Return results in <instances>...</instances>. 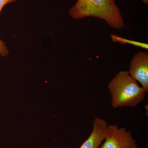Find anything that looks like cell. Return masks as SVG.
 Listing matches in <instances>:
<instances>
[{"mask_svg": "<svg viewBox=\"0 0 148 148\" xmlns=\"http://www.w3.org/2000/svg\"><path fill=\"white\" fill-rule=\"evenodd\" d=\"M69 14L75 19L93 17L103 19L116 29L125 27L123 18L115 0H78Z\"/></svg>", "mask_w": 148, "mask_h": 148, "instance_id": "6da1fadb", "label": "cell"}, {"mask_svg": "<svg viewBox=\"0 0 148 148\" xmlns=\"http://www.w3.org/2000/svg\"><path fill=\"white\" fill-rule=\"evenodd\" d=\"M108 88L114 109L137 106L144 100L147 92L126 71L116 74L109 83Z\"/></svg>", "mask_w": 148, "mask_h": 148, "instance_id": "7a4b0ae2", "label": "cell"}, {"mask_svg": "<svg viewBox=\"0 0 148 148\" xmlns=\"http://www.w3.org/2000/svg\"><path fill=\"white\" fill-rule=\"evenodd\" d=\"M100 148H138L130 131L116 125H108L104 142Z\"/></svg>", "mask_w": 148, "mask_h": 148, "instance_id": "3957f363", "label": "cell"}, {"mask_svg": "<svg viewBox=\"0 0 148 148\" xmlns=\"http://www.w3.org/2000/svg\"><path fill=\"white\" fill-rule=\"evenodd\" d=\"M129 73L133 78L148 91V53L139 52L133 56L130 65Z\"/></svg>", "mask_w": 148, "mask_h": 148, "instance_id": "277c9868", "label": "cell"}, {"mask_svg": "<svg viewBox=\"0 0 148 148\" xmlns=\"http://www.w3.org/2000/svg\"><path fill=\"white\" fill-rule=\"evenodd\" d=\"M108 127L105 120L95 118L92 124L91 134L79 148H100L106 138Z\"/></svg>", "mask_w": 148, "mask_h": 148, "instance_id": "5b68a950", "label": "cell"}, {"mask_svg": "<svg viewBox=\"0 0 148 148\" xmlns=\"http://www.w3.org/2000/svg\"><path fill=\"white\" fill-rule=\"evenodd\" d=\"M110 37L112 41L114 42H119L122 44H128L132 45L135 46L143 48L146 49H148V45L145 43L127 39L122 37L116 35L111 34Z\"/></svg>", "mask_w": 148, "mask_h": 148, "instance_id": "8992f818", "label": "cell"}, {"mask_svg": "<svg viewBox=\"0 0 148 148\" xmlns=\"http://www.w3.org/2000/svg\"><path fill=\"white\" fill-rule=\"evenodd\" d=\"M8 48L6 46L5 43L0 39V55L5 56L8 54Z\"/></svg>", "mask_w": 148, "mask_h": 148, "instance_id": "52a82bcc", "label": "cell"}, {"mask_svg": "<svg viewBox=\"0 0 148 148\" xmlns=\"http://www.w3.org/2000/svg\"><path fill=\"white\" fill-rule=\"evenodd\" d=\"M16 1V0H0V13L5 6Z\"/></svg>", "mask_w": 148, "mask_h": 148, "instance_id": "ba28073f", "label": "cell"}, {"mask_svg": "<svg viewBox=\"0 0 148 148\" xmlns=\"http://www.w3.org/2000/svg\"><path fill=\"white\" fill-rule=\"evenodd\" d=\"M143 3L147 5L148 4V0H142Z\"/></svg>", "mask_w": 148, "mask_h": 148, "instance_id": "9c48e42d", "label": "cell"}]
</instances>
